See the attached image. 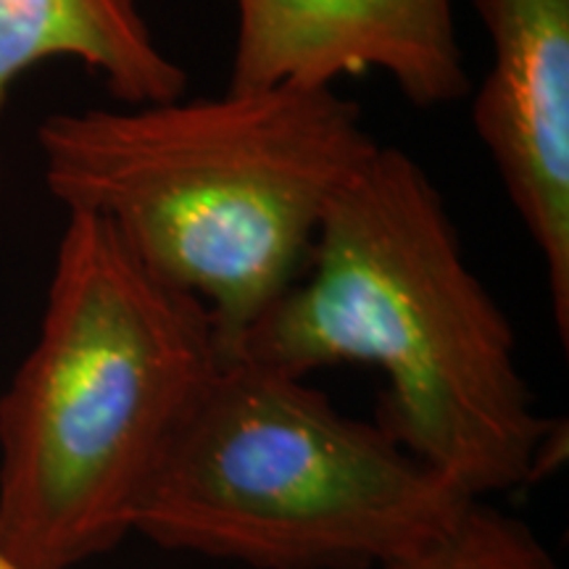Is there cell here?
Masks as SVG:
<instances>
[{
  "label": "cell",
  "instance_id": "cell-1",
  "mask_svg": "<svg viewBox=\"0 0 569 569\" xmlns=\"http://www.w3.org/2000/svg\"><path fill=\"white\" fill-rule=\"evenodd\" d=\"M303 377L369 365L377 425L469 498L543 478L565 422L536 411L509 317L422 163L380 146L327 206L301 280L222 361Z\"/></svg>",
  "mask_w": 569,
  "mask_h": 569
},
{
  "label": "cell",
  "instance_id": "cell-2",
  "mask_svg": "<svg viewBox=\"0 0 569 569\" xmlns=\"http://www.w3.org/2000/svg\"><path fill=\"white\" fill-rule=\"evenodd\" d=\"M34 140L48 193L196 296L222 359L301 280L327 206L380 148L336 84L296 82L56 111Z\"/></svg>",
  "mask_w": 569,
  "mask_h": 569
},
{
  "label": "cell",
  "instance_id": "cell-3",
  "mask_svg": "<svg viewBox=\"0 0 569 569\" xmlns=\"http://www.w3.org/2000/svg\"><path fill=\"white\" fill-rule=\"evenodd\" d=\"M219 365L209 309L69 211L38 340L0 396V549L24 569L117 549Z\"/></svg>",
  "mask_w": 569,
  "mask_h": 569
},
{
  "label": "cell",
  "instance_id": "cell-4",
  "mask_svg": "<svg viewBox=\"0 0 569 569\" xmlns=\"http://www.w3.org/2000/svg\"><path fill=\"white\" fill-rule=\"evenodd\" d=\"M475 501L303 377L232 359L169 440L132 532L253 569H386Z\"/></svg>",
  "mask_w": 569,
  "mask_h": 569
},
{
  "label": "cell",
  "instance_id": "cell-5",
  "mask_svg": "<svg viewBox=\"0 0 569 569\" xmlns=\"http://www.w3.org/2000/svg\"><path fill=\"white\" fill-rule=\"evenodd\" d=\"M490 67L472 124L536 243L569 346V0H472Z\"/></svg>",
  "mask_w": 569,
  "mask_h": 569
},
{
  "label": "cell",
  "instance_id": "cell-6",
  "mask_svg": "<svg viewBox=\"0 0 569 569\" xmlns=\"http://www.w3.org/2000/svg\"><path fill=\"white\" fill-rule=\"evenodd\" d=\"M230 88L336 84L380 71L417 109L467 98L451 0H230Z\"/></svg>",
  "mask_w": 569,
  "mask_h": 569
},
{
  "label": "cell",
  "instance_id": "cell-7",
  "mask_svg": "<svg viewBox=\"0 0 569 569\" xmlns=\"http://www.w3.org/2000/svg\"><path fill=\"white\" fill-rule=\"evenodd\" d=\"M51 59L82 61L122 106L188 90V71L161 51L134 0H0V111L13 82Z\"/></svg>",
  "mask_w": 569,
  "mask_h": 569
},
{
  "label": "cell",
  "instance_id": "cell-8",
  "mask_svg": "<svg viewBox=\"0 0 569 569\" xmlns=\"http://www.w3.org/2000/svg\"><path fill=\"white\" fill-rule=\"evenodd\" d=\"M386 569H561L522 519L475 501L443 540Z\"/></svg>",
  "mask_w": 569,
  "mask_h": 569
},
{
  "label": "cell",
  "instance_id": "cell-9",
  "mask_svg": "<svg viewBox=\"0 0 569 569\" xmlns=\"http://www.w3.org/2000/svg\"><path fill=\"white\" fill-rule=\"evenodd\" d=\"M0 569H24V567H21L19 561H13L9 553L0 549Z\"/></svg>",
  "mask_w": 569,
  "mask_h": 569
}]
</instances>
